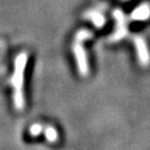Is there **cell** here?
I'll return each instance as SVG.
<instances>
[{"label":"cell","mask_w":150,"mask_h":150,"mask_svg":"<svg viewBox=\"0 0 150 150\" xmlns=\"http://www.w3.org/2000/svg\"><path fill=\"white\" fill-rule=\"evenodd\" d=\"M74 54H75L76 62L78 71L82 77L89 75V64L87 59V54L80 42H76L74 45Z\"/></svg>","instance_id":"2"},{"label":"cell","mask_w":150,"mask_h":150,"mask_svg":"<svg viewBox=\"0 0 150 150\" xmlns=\"http://www.w3.org/2000/svg\"><path fill=\"white\" fill-rule=\"evenodd\" d=\"M134 47L138 56V61L142 67H147L150 64V52L147 47V43L144 38L136 37L134 38Z\"/></svg>","instance_id":"3"},{"label":"cell","mask_w":150,"mask_h":150,"mask_svg":"<svg viewBox=\"0 0 150 150\" xmlns=\"http://www.w3.org/2000/svg\"><path fill=\"white\" fill-rule=\"evenodd\" d=\"M45 126L46 125H42V123H33L30 126L29 128V134L31 137H38L45 130Z\"/></svg>","instance_id":"8"},{"label":"cell","mask_w":150,"mask_h":150,"mask_svg":"<svg viewBox=\"0 0 150 150\" xmlns=\"http://www.w3.org/2000/svg\"><path fill=\"white\" fill-rule=\"evenodd\" d=\"M90 38H92V33L89 30L82 29V30H80V31H78L76 33V42H81V41L88 40Z\"/></svg>","instance_id":"9"},{"label":"cell","mask_w":150,"mask_h":150,"mask_svg":"<svg viewBox=\"0 0 150 150\" xmlns=\"http://www.w3.org/2000/svg\"><path fill=\"white\" fill-rule=\"evenodd\" d=\"M130 18L132 20H134V21H145V20H148L150 18V4L146 2L144 5L137 7L131 12Z\"/></svg>","instance_id":"5"},{"label":"cell","mask_w":150,"mask_h":150,"mask_svg":"<svg viewBox=\"0 0 150 150\" xmlns=\"http://www.w3.org/2000/svg\"><path fill=\"white\" fill-rule=\"evenodd\" d=\"M43 134H45L46 139L48 140L49 142H56V141L58 140V138H59L58 131H57L54 127H51V126H45Z\"/></svg>","instance_id":"7"},{"label":"cell","mask_w":150,"mask_h":150,"mask_svg":"<svg viewBox=\"0 0 150 150\" xmlns=\"http://www.w3.org/2000/svg\"><path fill=\"white\" fill-rule=\"evenodd\" d=\"M113 17L117 20V26H116V31L111 36V40L112 41H118L121 38H123L127 33V22L125 19L122 11L116 9L113 11Z\"/></svg>","instance_id":"4"},{"label":"cell","mask_w":150,"mask_h":150,"mask_svg":"<svg viewBox=\"0 0 150 150\" xmlns=\"http://www.w3.org/2000/svg\"><path fill=\"white\" fill-rule=\"evenodd\" d=\"M86 17L88 19H90L91 22L93 23V26L97 28H102L105 26V23H106L105 17L102 16L99 11H96V10L88 11L86 13Z\"/></svg>","instance_id":"6"},{"label":"cell","mask_w":150,"mask_h":150,"mask_svg":"<svg viewBox=\"0 0 150 150\" xmlns=\"http://www.w3.org/2000/svg\"><path fill=\"white\" fill-rule=\"evenodd\" d=\"M28 62V54L26 52H21L17 56L15 60L13 74L11 77V86L13 87V106L17 110H22L26 107V100L23 96V75Z\"/></svg>","instance_id":"1"}]
</instances>
